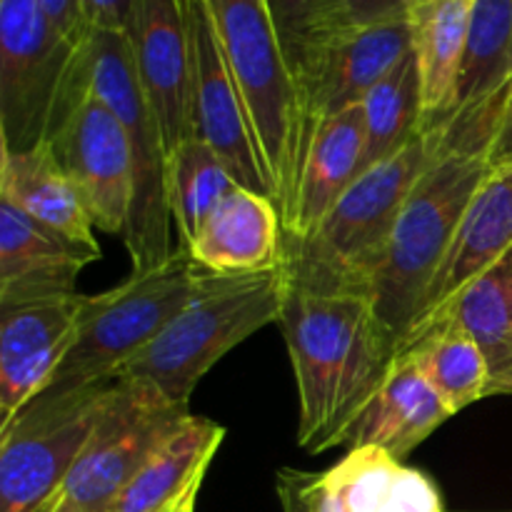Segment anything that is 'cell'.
I'll use <instances>...</instances> for the list:
<instances>
[{"label":"cell","instance_id":"obj_25","mask_svg":"<svg viewBox=\"0 0 512 512\" xmlns=\"http://www.w3.org/2000/svg\"><path fill=\"white\" fill-rule=\"evenodd\" d=\"M443 318L463 325L483 350L490 375L488 398L512 395V248L470 280L428 325Z\"/></svg>","mask_w":512,"mask_h":512},{"label":"cell","instance_id":"obj_11","mask_svg":"<svg viewBox=\"0 0 512 512\" xmlns=\"http://www.w3.org/2000/svg\"><path fill=\"white\" fill-rule=\"evenodd\" d=\"M75 45L55 33L40 0H0L3 148L25 150L48 140L68 83Z\"/></svg>","mask_w":512,"mask_h":512},{"label":"cell","instance_id":"obj_9","mask_svg":"<svg viewBox=\"0 0 512 512\" xmlns=\"http://www.w3.org/2000/svg\"><path fill=\"white\" fill-rule=\"evenodd\" d=\"M190 410L145 380H118V393L100 418L60 493L43 512H108L150 455L183 425Z\"/></svg>","mask_w":512,"mask_h":512},{"label":"cell","instance_id":"obj_35","mask_svg":"<svg viewBox=\"0 0 512 512\" xmlns=\"http://www.w3.org/2000/svg\"><path fill=\"white\" fill-rule=\"evenodd\" d=\"M198 495H200V488L190 490V493L185 495V498L180 500V503L175 505V508L170 510V512H195V503H198Z\"/></svg>","mask_w":512,"mask_h":512},{"label":"cell","instance_id":"obj_33","mask_svg":"<svg viewBox=\"0 0 512 512\" xmlns=\"http://www.w3.org/2000/svg\"><path fill=\"white\" fill-rule=\"evenodd\" d=\"M340 3L348 28H368V25L408 18L415 0H340Z\"/></svg>","mask_w":512,"mask_h":512},{"label":"cell","instance_id":"obj_8","mask_svg":"<svg viewBox=\"0 0 512 512\" xmlns=\"http://www.w3.org/2000/svg\"><path fill=\"white\" fill-rule=\"evenodd\" d=\"M118 380L73 390H45L0 430V512H43L60 493Z\"/></svg>","mask_w":512,"mask_h":512},{"label":"cell","instance_id":"obj_16","mask_svg":"<svg viewBox=\"0 0 512 512\" xmlns=\"http://www.w3.org/2000/svg\"><path fill=\"white\" fill-rule=\"evenodd\" d=\"M98 258L100 248L75 243L0 200V305L75 293L80 270Z\"/></svg>","mask_w":512,"mask_h":512},{"label":"cell","instance_id":"obj_17","mask_svg":"<svg viewBox=\"0 0 512 512\" xmlns=\"http://www.w3.org/2000/svg\"><path fill=\"white\" fill-rule=\"evenodd\" d=\"M188 253L200 268L218 275L280 268L285 260V233L278 205L268 195L238 185L205 218Z\"/></svg>","mask_w":512,"mask_h":512},{"label":"cell","instance_id":"obj_28","mask_svg":"<svg viewBox=\"0 0 512 512\" xmlns=\"http://www.w3.org/2000/svg\"><path fill=\"white\" fill-rule=\"evenodd\" d=\"M238 188L220 155L190 133L168 163V203L180 235V248L188 250L198 238L205 218L215 205Z\"/></svg>","mask_w":512,"mask_h":512},{"label":"cell","instance_id":"obj_31","mask_svg":"<svg viewBox=\"0 0 512 512\" xmlns=\"http://www.w3.org/2000/svg\"><path fill=\"white\" fill-rule=\"evenodd\" d=\"M278 495L285 512H348L325 473L280 470Z\"/></svg>","mask_w":512,"mask_h":512},{"label":"cell","instance_id":"obj_22","mask_svg":"<svg viewBox=\"0 0 512 512\" xmlns=\"http://www.w3.org/2000/svg\"><path fill=\"white\" fill-rule=\"evenodd\" d=\"M223 438V425L190 413L125 485L108 512H170L190 490L203 485Z\"/></svg>","mask_w":512,"mask_h":512},{"label":"cell","instance_id":"obj_5","mask_svg":"<svg viewBox=\"0 0 512 512\" xmlns=\"http://www.w3.org/2000/svg\"><path fill=\"white\" fill-rule=\"evenodd\" d=\"M283 298V265L250 275L205 270L195 298L120 370L118 380H145L188 408L193 390L220 358L260 328L278 323Z\"/></svg>","mask_w":512,"mask_h":512},{"label":"cell","instance_id":"obj_2","mask_svg":"<svg viewBox=\"0 0 512 512\" xmlns=\"http://www.w3.org/2000/svg\"><path fill=\"white\" fill-rule=\"evenodd\" d=\"M430 133L433 158L403 205L368 290L398 355L423 320L475 193L493 173L488 138L450 128H430Z\"/></svg>","mask_w":512,"mask_h":512},{"label":"cell","instance_id":"obj_15","mask_svg":"<svg viewBox=\"0 0 512 512\" xmlns=\"http://www.w3.org/2000/svg\"><path fill=\"white\" fill-rule=\"evenodd\" d=\"M413 50L408 18L368 28H345L320 53L300 88L310 138L318 125L353 105H363L370 90Z\"/></svg>","mask_w":512,"mask_h":512},{"label":"cell","instance_id":"obj_26","mask_svg":"<svg viewBox=\"0 0 512 512\" xmlns=\"http://www.w3.org/2000/svg\"><path fill=\"white\" fill-rule=\"evenodd\" d=\"M400 355L418 368L453 415L488 398V360L473 335L455 320L443 318L420 330Z\"/></svg>","mask_w":512,"mask_h":512},{"label":"cell","instance_id":"obj_12","mask_svg":"<svg viewBox=\"0 0 512 512\" xmlns=\"http://www.w3.org/2000/svg\"><path fill=\"white\" fill-rule=\"evenodd\" d=\"M193 70V133L220 155L235 183L275 200L248 110L230 73L208 0H185Z\"/></svg>","mask_w":512,"mask_h":512},{"label":"cell","instance_id":"obj_32","mask_svg":"<svg viewBox=\"0 0 512 512\" xmlns=\"http://www.w3.org/2000/svg\"><path fill=\"white\" fill-rule=\"evenodd\" d=\"M83 8V25L98 33H125L133 30L135 0H80Z\"/></svg>","mask_w":512,"mask_h":512},{"label":"cell","instance_id":"obj_30","mask_svg":"<svg viewBox=\"0 0 512 512\" xmlns=\"http://www.w3.org/2000/svg\"><path fill=\"white\" fill-rule=\"evenodd\" d=\"M298 90L330 40L348 28L340 0H265Z\"/></svg>","mask_w":512,"mask_h":512},{"label":"cell","instance_id":"obj_24","mask_svg":"<svg viewBox=\"0 0 512 512\" xmlns=\"http://www.w3.org/2000/svg\"><path fill=\"white\" fill-rule=\"evenodd\" d=\"M325 475L348 512H445L438 485L423 470L375 445L353 448Z\"/></svg>","mask_w":512,"mask_h":512},{"label":"cell","instance_id":"obj_13","mask_svg":"<svg viewBox=\"0 0 512 512\" xmlns=\"http://www.w3.org/2000/svg\"><path fill=\"white\" fill-rule=\"evenodd\" d=\"M88 295L0 305V430L45 393L78 338Z\"/></svg>","mask_w":512,"mask_h":512},{"label":"cell","instance_id":"obj_34","mask_svg":"<svg viewBox=\"0 0 512 512\" xmlns=\"http://www.w3.org/2000/svg\"><path fill=\"white\" fill-rule=\"evenodd\" d=\"M488 163L493 170L512 165V80H510V90H508V100H505L503 115H500L498 133H495L493 145H490L488 150Z\"/></svg>","mask_w":512,"mask_h":512},{"label":"cell","instance_id":"obj_19","mask_svg":"<svg viewBox=\"0 0 512 512\" xmlns=\"http://www.w3.org/2000/svg\"><path fill=\"white\" fill-rule=\"evenodd\" d=\"M0 200L75 243L100 248L95 225L50 140L25 150L0 148Z\"/></svg>","mask_w":512,"mask_h":512},{"label":"cell","instance_id":"obj_1","mask_svg":"<svg viewBox=\"0 0 512 512\" xmlns=\"http://www.w3.org/2000/svg\"><path fill=\"white\" fill-rule=\"evenodd\" d=\"M283 328L298 385V445L325 453L345 445L393 368L395 353L363 293H330L285 273Z\"/></svg>","mask_w":512,"mask_h":512},{"label":"cell","instance_id":"obj_3","mask_svg":"<svg viewBox=\"0 0 512 512\" xmlns=\"http://www.w3.org/2000/svg\"><path fill=\"white\" fill-rule=\"evenodd\" d=\"M433 150V133L420 130L398 153L363 170L308 240L285 243L288 278L315 290L368 295L403 205Z\"/></svg>","mask_w":512,"mask_h":512},{"label":"cell","instance_id":"obj_4","mask_svg":"<svg viewBox=\"0 0 512 512\" xmlns=\"http://www.w3.org/2000/svg\"><path fill=\"white\" fill-rule=\"evenodd\" d=\"M288 233L313 138L265 0H208Z\"/></svg>","mask_w":512,"mask_h":512},{"label":"cell","instance_id":"obj_14","mask_svg":"<svg viewBox=\"0 0 512 512\" xmlns=\"http://www.w3.org/2000/svg\"><path fill=\"white\" fill-rule=\"evenodd\" d=\"M135 65L140 85L163 135L165 158H173L193 133V70L185 0H135Z\"/></svg>","mask_w":512,"mask_h":512},{"label":"cell","instance_id":"obj_20","mask_svg":"<svg viewBox=\"0 0 512 512\" xmlns=\"http://www.w3.org/2000/svg\"><path fill=\"white\" fill-rule=\"evenodd\" d=\"M450 418L453 413L428 380L410 360L398 355L383 388L363 410L345 445L350 450L375 445L403 460Z\"/></svg>","mask_w":512,"mask_h":512},{"label":"cell","instance_id":"obj_6","mask_svg":"<svg viewBox=\"0 0 512 512\" xmlns=\"http://www.w3.org/2000/svg\"><path fill=\"white\" fill-rule=\"evenodd\" d=\"M78 60L90 93L108 105L128 133L133 155V208L123 243L133 273H148L173 255V215L168 203V158L163 135L140 85L130 35L88 30L78 43Z\"/></svg>","mask_w":512,"mask_h":512},{"label":"cell","instance_id":"obj_21","mask_svg":"<svg viewBox=\"0 0 512 512\" xmlns=\"http://www.w3.org/2000/svg\"><path fill=\"white\" fill-rule=\"evenodd\" d=\"M512 248V165L498 168L480 185L465 213L450 258L430 293L418 330L428 325L470 280L498 263ZM415 330V333H418ZM413 333V338H415ZM410 338V340H413Z\"/></svg>","mask_w":512,"mask_h":512},{"label":"cell","instance_id":"obj_18","mask_svg":"<svg viewBox=\"0 0 512 512\" xmlns=\"http://www.w3.org/2000/svg\"><path fill=\"white\" fill-rule=\"evenodd\" d=\"M365 110L363 105L343 110L318 125L305 158L298 203L285 243L308 240L335 208L345 190L363 170Z\"/></svg>","mask_w":512,"mask_h":512},{"label":"cell","instance_id":"obj_29","mask_svg":"<svg viewBox=\"0 0 512 512\" xmlns=\"http://www.w3.org/2000/svg\"><path fill=\"white\" fill-rule=\"evenodd\" d=\"M363 110V170H368L405 148L423 130V93L413 50L370 90L363 100Z\"/></svg>","mask_w":512,"mask_h":512},{"label":"cell","instance_id":"obj_27","mask_svg":"<svg viewBox=\"0 0 512 512\" xmlns=\"http://www.w3.org/2000/svg\"><path fill=\"white\" fill-rule=\"evenodd\" d=\"M510 80L512 0H473L455 105L448 118L493 100L508 88Z\"/></svg>","mask_w":512,"mask_h":512},{"label":"cell","instance_id":"obj_7","mask_svg":"<svg viewBox=\"0 0 512 512\" xmlns=\"http://www.w3.org/2000/svg\"><path fill=\"white\" fill-rule=\"evenodd\" d=\"M200 268L185 248L148 273L85 298L78 338L50 380L48 390H73L118 380L120 370L143 353L165 325L195 298L203 283Z\"/></svg>","mask_w":512,"mask_h":512},{"label":"cell","instance_id":"obj_23","mask_svg":"<svg viewBox=\"0 0 512 512\" xmlns=\"http://www.w3.org/2000/svg\"><path fill=\"white\" fill-rule=\"evenodd\" d=\"M473 0H415L408 23L423 93V128L450 115L468 40Z\"/></svg>","mask_w":512,"mask_h":512},{"label":"cell","instance_id":"obj_10","mask_svg":"<svg viewBox=\"0 0 512 512\" xmlns=\"http://www.w3.org/2000/svg\"><path fill=\"white\" fill-rule=\"evenodd\" d=\"M48 140L73 180L95 230L123 235L133 208V155L128 133L108 105L85 85L78 45Z\"/></svg>","mask_w":512,"mask_h":512}]
</instances>
